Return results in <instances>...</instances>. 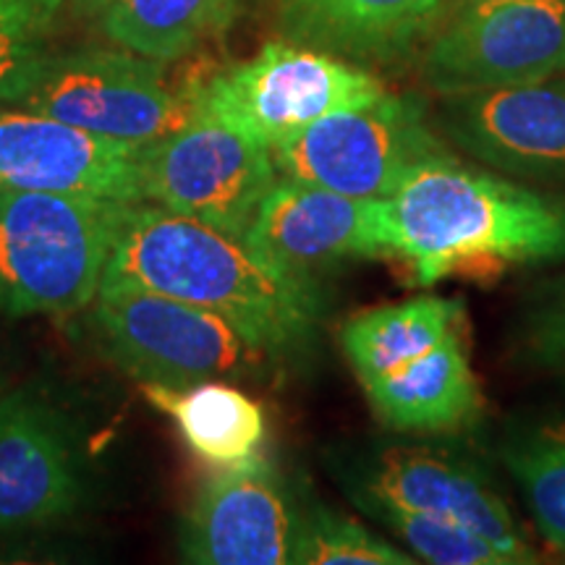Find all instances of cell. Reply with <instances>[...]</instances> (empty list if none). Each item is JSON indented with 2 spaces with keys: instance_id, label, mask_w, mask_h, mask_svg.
Listing matches in <instances>:
<instances>
[{
  "instance_id": "1",
  "label": "cell",
  "mask_w": 565,
  "mask_h": 565,
  "mask_svg": "<svg viewBox=\"0 0 565 565\" xmlns=\"http://www.w3.org/2000/svg\"><path fill=\"white\" fill-rule=\"evenodd\" d=\"M121 288L173 296L223 315L270 356L312 341L322 315L312 278L273 263L246 238L152 202L124 204L100 291Z\"/></svg>"
},
{
  "instance_id": "2",
  "label": "cell",
  "mask_w": 565,
  "mask_h": 565,
  "mask_svg": "<svg viewBox=\"0 0 565 565\" xmlns=\"http://www.w3.org/2000/svg\"><path fill=\"white\" fill-rule=\"evenodd\" d=\"M387 202L395 254L422 286L565 257V200L463 166L450 152L412 168Z\"/></svg>"
},
{
  "instance_id": "3",
  "label": "cell",
  "mask_w": 565,
  "mask_h": 565,
  "mask_svg": "<svg viewBox=\"0 0 565 565\" xmlns=\"http://www.w3.org/2000/svg\"><path fill=\"white\" fill-rule=\"evenodd\" d=\"M126 202L0 192V315H74L100 291Z\"/></svg>"
},
{
  "instance_id": "4",
  "label": "cell",
  "mask_w": 565,
  "mask_h": 565,
  "mask_svg": "<svg viewBox=\"0 0 565 565\" xmlns=\"http://www.w3.org/2000/svg\"><path fill=\"white\" fill-rule=\"evenodd\" d=\"M87 324L103 356L139 385L244 377L270 356L223 315L134 288L97 294Z\"/></svg>"
},
{
  "instance_id": "5",
  "label": "cell",
  "mask_w": 565,
  "mask_h": 565,
  "mask_svg": "<svg viewBox=\"0 0 565 565\" xmlns=\"http://www.w3.org/2000/svg\"><path fill=\"white\" fill-rule=\"evenodd\" d=\"M383 95L370 71L301 42H267L254 58L194 84L196 108L270 150L330 113Z\"/></svg>"
},
{
  "instance_id": "6",
  "label": "cell",
  "mask_w": 565,
  "mask_h": 565,
  "mask_svg": "<svg viewBox=\"0 0 565 565\" xmlns=\"http://www.w3.org/2000/svg\"><path fill=\"white\" fill-rule=\"evenodd\" d=\"M280 179L359 200H391L412 168L448 152L414 97L385 95L343 108L273 147Z\"/></svg>"
},
{
  "instance_id": "7",
  "label": "cell",
  "mask_w": 565,
  "mask_h": 565,
  "mask_svg": "<svg viewBox=\"0 0 565 565\" xmlns=\"http://www.w3.org/2000/svg\"><path fill=\"white\" fill-rule=\"evenodd\" d=\"M275 181L270 147L200 108L192 121L145 145L139 154L141 202L238 238Z\"/></svg>"
},
{
  "instance_id": "8",
  "label": "cell",
  "mask_w": 565,
  "mask_h": 565,
  "mask_svg": "<svg viewBox=\"0 0 565 565\" xmlns=\"http://www.w3.org/2000/svg\"><path fill=\"white\" fill-rule=\"evenodd\" d=\"M341 477L353 503L380 500L450 521L490 542L505 565L540 561L487 471L456 450L433 443H377L356 450Z\"/></svg>"
},
{
  "instance_id": "9",
  "label": "cell",
  "mask_w": 565,
  "mask_h": 565,
  "mask_svg": "<svg viewBox=\"0 0 565 565\" xmlns=\"http://www.w3.org/2000/svg\"><path fill=\"white\" fill-rule=\"evenodd\" d=\"M19 105L137 147L168 137L196 113L194 84L171 87L162 61L124 47L55 53L42 79Z\"/></svg>"
},
{
  "instance_id": "10",
  "label": "cell",
  "mask_w": 565,
  "mask_h": 565,
  "mask_svg": "<svg viewBox=\"0 0 565 565\" xmlns=\"http://www.w3.org/2000/svg\"><path fill=\"white\" fill-rule=\"evenodd\" d=\"M422 74L443 97L565 74V0H461Z\"/></svg>"
},
{
  "instance_id": "11",
  "label": "cell",
  "mask_w": 565,
  "mask_h": 565,
  "mask_svg": "<svg viewBox=\"0 0 565 565\" xmlns=\"http://www.w3.org/2000/svg\"><path fill=\"white\" fill-rule=\"evenodd\" d=\"M244 238L273 263L312 280L335 265L395 254L391 202L359 200L280 175Z\"/></svg>"
},
{
  "instance_id": "12",
  "label": "cell",
  "mask_w": 565,
  "mask_h": 565,
  "mask_svg": "<svg viewBox=\"0 0 565 565\" xmlns=\"http://www.w3.org/2000/svg\"><path fill=\"white\" fill-rule=\"evenodd\" d=\"M84 498L68 416L34 387L0 395V536L58 524Z\"/></svg>"
},
{
  "instance_id": "13",
  "label": "cell",
  "mask_w": 565,
  "mask_h": 565,
  "mask_svg": "<svg viewBox=\"0 0 565 565\" xmlns=\"http://www.w3.org/2000/svg\"><path fill=\"white\" fill-rule=\"evenodd\" d=\"M301 508L265 458L225 466L183 515L181 555L196 565L291 563Z\"/></svg>"
},
{
  "instance_id": "14",
  "label": "cell",
  "mask_w": 565,
  "mask_h": 565,
  "mask_svg": "<svg viewBox=\"0 0 565 565\" xmlns=\"http://www.w3.org/2000/svg\"><path fill=\"white\" fill-rule=\"evenodd\" d=\"M141 147L105 139L45 113L0 108V192L141 202Z\"/></svg>"
},
{
  "instance_id": "15",
  "label": "cell",
  "mask_w": 565,
  "mask_h": 565,
  "mask_svg": "<svg viewBox=\"0 0 565 565\" xmlns=\"http://www.w3.org/2000/svg\"><path fill=\"white\" fill-rule=\"evenodd\" d=\"M440 124L466 154L494 171L565 183V74L445 95Z\"/></svg>"
},
{
  "instance_id": "16",
  "label": "cell",
  "mask_w": 565,
  "mask_h": 565,
  "mask_svg": "<svg viewBox=\"0 0 565 565\" xmlns=\"http://www.w3.org/2000/svg\"><path fill=\"white\" fill-rule=\"evenodd\" d=\"M450 0H280L288 38L345 61H395L437 26Z\"/></svg>"
},
{
  "instance_id": "17",
  "label": "cell",
  "mask_w": 565,
  "mask_h": 565,
  "mask_svg": "<svg viewBox=\"0 0 565 565\" xmlns=\"http://www.w3.org/2000/svg\"><path fill=\"white\" fill-rule=\"evenodd\" d=\"M362 385L377 419L395 433H448L471 424L482 412V391L461 330L416 362Z\"/></svg>"
},
{
  "instance_id": "18",
  "label": "cell",
  "mask_w": 565,
  "mask_h": 565,
  "mask_svg": "<svg viewBox=\"0 0 565 565\" xmlns=\"http://www.w3.org/2000/svg\"><path fill=\"white\" fill-rule=\"evenodd\" d=\"M141 393L158 412L171 416L192 454L217 469L249 461L265 440L263 408L228 383L141 385Z\"/></svg>"
},
{
  "instance_id": "19",
  "label": "cell",
  "mask_w": 565,
  "mask_h": 565,
  "mask_svg": "<svg viewBox=\"0 0 565 565\" xmlns=\"http://www.w3.org/2000/svg\"><path fill=\"white\" fill-rule=\"evenodd\" d=\"M242 0H87L79 11L124 51L152 61H179L228 30Z\"/></svg>"
},
{
  "instance_id": "20",
  "label": "cell",
  "mask_w": 565,
  "mask_h": 565,
  "mask_svg": "<svg viewBox=\"0 0 565 565\" xmlns=\"http://www.w3.org/2000/svg\"><path fill=\"white\" fill-rule=\"evenodd\" d=\"M461 301L416 296L351 317L341 330V343L353 372L364 383L437 349L445 338L461 330Z\"/></svg>"
},
{
  "instance_id": "21",
  "label": "cell",
  "mask_w": 565,
  "mask_h": 565,
  "mask_svg": "<svg viewBox=\"0 0 565 565\" xmlns=\"http://www.w3.org/2000/svg\"><path fill=\"white\" fill-rule=\"evenodd\" d=\"M500 456L524 492L540 534L565 555V416L511 429Z\"/></svg>"
},
{
  "instance_id": "22",
  "label": "cell",
  "mask_w": 565,
  "mask_h": 565,
  "mask_svg": "<svg viewBox=\"0 0 565 565\" xmlns=\"http://www.w3.org/2000/svg\"><path fill=\"white\" fill-rule=\"evenodd\" d=\"M68 0H0V108L19 105L53 61L51 34Z\"/></svg>"
},
{
  "instance_id": "23",
  "label": "cell",
  "mask_w": 565,
  "mask_h": 565,
  "mask_svg": "<svg viewBox=\"0 0 565 565\" xmlns=\"http://www.w3.org/2000/svg\"><path fill=\"white\" fill-rule=\"evenodd\" d=\"M294 565H414L412 553L320 503L301 508Z\"/></svg>"
},
{
  "instance_id": "24",
  "label": "cell",
  "mask_w": 565,
  "mask_h": 565,
  "mask_svg": "<svg viewBox=\"0 0 565 565\" xmlns=\"http://www.w3.org/2000/svg\"><path fill=\"white\" fill-rule=\"evenodd\" d=\"M356 505L398 536L416 561L433 565H505L503 555L490 542L450 521L404 511L380 500H356Z\"/></svg>"
},
{
  "instance_id": "25",
  "label": "cell",
  "mask_w": 565,
  "mask_h": 565,
  "mask_svg": "<svg viewBox=\"0 0 565 565\" xmlns=\"http://www.w3.org/2000/svg\"><path fill=\"white\" fill-rule=\"evenodd\" d=\"M534 349L553 364H565V296L540 317L534 328Z\"/></svg>"
},
{
  "instance_id": "26",
  "label": "cell",
  "mask_w": 565,
  "mask_h": 565,
  "mask_svg": "<svg viewBox=\"0 0 565 565\" xmlns=\"http://www.w3.org/2000/svg\"><path fill=\"white\" fill-rule=\"evenodd\" d=\"M68 3H74V6H76V9H79V6H84V3H87V0H68Z\"/></svg>"
},
{
  "instance_id": "27",
  "label": "cell",
  "mask_w": 565,
  "mask_h": 565,
  "mask_svg": "<svg viewBox=\"0 0 565 565\" xmlns=\"http://www.w3.org/2000/svg\"><path fill=\"white\" fill-rule=\"evenodd\" d=\"M3 391H6V387H3V377H0V395H3Z\"/></svg>"
}]
</instances>
